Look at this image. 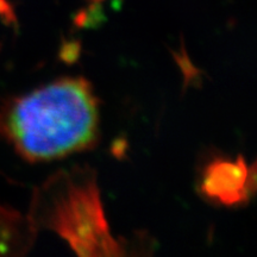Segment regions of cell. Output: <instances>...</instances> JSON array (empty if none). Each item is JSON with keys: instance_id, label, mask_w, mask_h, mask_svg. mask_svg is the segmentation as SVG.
<instances>
[{"instance_id": "1", "label": "cell", "mask_w": 257, "mask_h": 257, "mask_svg": "<svg viewBox=\"0 0 257 257\" xmlns=\"http://www.w3.org/2000/svg\"><path fill=\"white\" fill-rule=\"evenodd\" d=\"M0 134L31 162L82 152L98 141V99L87 80H56L3 105Z\"/></svg>"}, {"instance_id": "2", "label": "cell", "mask_w": 257, "mask_h": 257, "mask_svg": "<svg viewBox=\"0 0 257 257\" xmlns=\"http://www.w3.org/2000/svg\"><path fill=\"white\" fill-rule=\"evenodd\" d=\"M30 220L35 229L55 231L78 255L123 252L110 232L94 172L87 168L61 170L47 180L32 201Z\"/></svg>"}, {"instance_id": "3", "label": "cell", "mask_w": 257, "mask_h": 257, "mask_svg": "<svg viewBox=\"0 0 257 257\" xmlns=\"http://www.w3.org/2000/svg\"><path fill=\"white\" fill-rule=\"evenodd\" d=\"M255 181V166L249 167L242 156L236 160L216 159L202 170L200 193L224 206H237L249 200Z\"/></svg>"}, {"instance_id": "4", "label": "cell", "mask_w": 257, "mask_h": 257, "mask_svg": "<svg viewBox=\"0 0 257 257\" xmlns=\"http://www.w3.org/2000/svg\"><path fill=\"white\" fill-rule=\"evenodd\" d=\"M35 238V226L17 212L0 207V253L27 251Z\"/></svg>"}]
</instances>
